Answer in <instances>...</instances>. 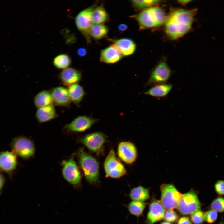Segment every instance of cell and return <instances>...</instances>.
I'll return each instance as SVG.
<instances>
[{"label":"cell","instance_id":"obj_38","mask_svg":"<svg viewBox=\"0 0 224 224\" xmlns=\"http://www.w3.org/2000/svg\"><path fill=\"white\" fill-rule=\"evenodd\" d=\"M128 28V25L124 23H121L119 24L117 27V29L120 33H123L127 30Z\"/></svg>","mask_w":224,"mask_h":224},{"label":"cell","instance_id":"obj_15","mask_svg":"<svg viewBox=\"0 0 224 224\" xmlns=\"http://www.w3.org/2000/svg\"><path fill=\"white\" fill-rule=\"evenodd\" d=\"M17 163L16 155L12 152H0V171L11 175L16 169Z\"/></svg>","mask_w":224,"mask_h":224},{"label":"cell","instance_id":"obj_37","mask_svg":"<svg viewBox=\"0 0 224 224\" xmlns=\"http://www.w3.org/2000/svg\"><path fill=\"white\" fill-rule=\"evenodd\" d=\"M177 224H192L189 218L186 217H182L179 220Z\"/></svg>","mask_w":224,"mask_h":224},{"label":"cell","instance_id":"obj_14","mask_svg":"<svg viewBox=\"0 0 224 224\" xmlns=\"http://www.w3.org/2000/svg\"><path fill=\"white\" fill-rule=\"evenodd\" d=\"M118 154L119 157L126 163H133L137 157V150L135 146L128 142L120 143L118 147Z\"/></svg>","mask_w":224,"mask_h":224},{"label":"cell","instance_id":"obj_25","mask_svg":"<svg viewBox=\"0 0 224 224\" xmlns=\"http://www.w3.org/2000/svg\"><path fill=\"white\" fill-rule=\"evenodd\" d=\"M108 26L104 24H93L89 31L91 39L98 40L106 37L109 32Z\"/></svg>","mask_w":224,"mask_h":224},{"label":"cell","instance_id":"obj_12","mask_svg":"<svg viewBox=\"0 0 224 224\" xmlns=\"http://www.w3.org/2000/svg\"><path fill=\"white\" fill-rule=\"evenodd\" d=\"M99 119L86 115H79L75 118L65 128L73 132H82L89 129L94 124L98 122Z\"/></svg>","mask_w":224,"mask_h":224},{"label":"cell","instance_id":"obj_22","mask_svg":"<svg viewBox=\"0 0 224 224\" xmlns=\"http://www.w3.org/2000/svg\"><path fill=\"white\" fill-rule=\"evenodd\" d=\"M68 87V89L71 101L79 107L80 103L86 94L83 88L78 83L71 85Z\"/></svg>","mask_w":224,"mask_h":224},{"label":"cell","instance_id":"obj_17","mask_svg":"<svg viewBox=\"0 0 224 224\" xmlns=\"http://www.w3.org/2000/svg\"><path fill=\"white\" fill-rule=\"evenodd\" d=\"M82 75L80 70L69 67L62 70L58 77L63 85L68 87L78 83L81 80Z\"/></svg>","mask_w":224,"mask_h":224},{"label":"cell","instance_id":"obj_10","mask_svg":"<svg viewBox=\"0 0 224 224\" xmlns=\"http://www.w3.org/2000/svg\"><path fill=\"white\" fill-rule=\"evenodd\" d=\"M62 174L65 179L69 183L78 186L81 183L80 171L73 157L62 161Z\"/></svg>","mask_w":224,"mask_h":224},{"label":"cell","instance_id":"obj_21","mask_svg":"<svg viewBox=\"0 0 224 224\" xmlns=\"http://www.w3.org/2000/svg\"><path fill=\"white\" fill-rule=\"evenodd\" d=\"M58 115L54 105L38 108L35 117L40 123L48 122L57 117Z\"/></svg>","mask_w":224,"mask_h":224},{"label":"cell","instance_id":"obj_30","mask_svg":"<svg viewBox=\"0 0 224 224\" xmlns=\"http://www.w3.org/2000/svg\"><path fill=\"white\" fill-rule=\"evenodd\" d=\"M211 210L221 213L224 212V198L218 197L215 199L209 206Z\"/></svg>","mask_w":224,"mask_h":224},{"label":"cell","instance_id":"obj_1","mask_svg":"<svg viewBox=\"0 0 224 224\" xmlns=\"http://www.w3.org/2000/svg\"><path fill=\"white\" fill-rule=\"evenodd\" d=\"M197 11L196 8L172 9L167 15L164 25L167 37L170 40H175L189 32L191 29Z\"/></svg>","mask_w":224,"mask_h":224},{"label":"cell","instance_id":"obj_6","mask_svg":"<svg viewBox=\"0 0 224 224\" xmlns=\"http://www.w3.org/2000/svg\"><path fill=\"white\" fill-rule=\"evenodd\" d=\"M161 203L164 208L171 210L177 207L181 194L172 184H163L160 186Z\"/></svg>","mask_w":224,"mask_h":224},{"label":"cell","instance_id":"obj_3","mask_svg":"<svg viewBox=\"0 0 224 224\" xmlns=\"http://www.w3.org/2000/svg\"><path fill=\"white\" fill-rule=\"evenodd\" d=\"M79 162L85 178L90 184H96L99 180V164L96 159L82 148L78 151Z\"/></svg>","mask_w":224,"mask_h":224},{"label":"cell","instance_id":"obj_39","mask_svg":"<svg viewBox=\"0 0 224 224\" xmlns=\"http://www.w3.org/2000/svg\"><path fill=\"white\" fill-rule=\"evenodd\" d=\"M191 1V0H178V2L182 5L184 6Z\"/></svg>","mask_w":224,"mask_h":224},{"label":"cell","instance_id":"obj_32","mask_svg":"<svg viewBox=\"0 0 224 224\" xmlns=\"http://www.w3.org/2000/svg\"><path fill=\"white\" fill-rule=\"evenodd\" d=\"M204 217V220L206 222L208 223H212L217 219V212L214 210H210L205 213Z\"/></svg>","mask_w":224,"mask_h":224},{"label":"cell","instance_id":"obj_40","mask_svg":"<svg viewBox=\"0 0 224 224\" xmlns=\"http://www.w3.org/2000/svg\"><path fill=\"white\" fill-rule=\"evenodd\" d=\"M218 224H224V222L223 219H222L220 222Z\"/></svg>","mask_w":224,"mask_h":224},{"label":"cell","instance_id":"obj_4","mask_svg":"<svg viewBox=\"0 0 224 224\" xmlns=\"http://www.w3.org/2000/svg\"><path fill=\"white\" fill-rule=\"evenodd\" d=\"M98 5L96 2L80 12L75 17V25L78 30L85 38L87 43L91 42L89 34L90 29L93 24L92 16L93 12Z\"/></svg>","mask_w":224,"mask_h":224},{"label":"cell","instance_id":"obj_20","mask_svg":"<svg viewBox=\"0 0 224 224\" xmlns=\"http://www.w3.org/2000/svg\"><path fill=\"white\" fill-rule=\"evenodd\" d=\"M173 86L170 83H161L154 85L144 92L145 95L154 98H163L167 96L171 91Z\"/></svg>","mask_w":224,"mask_h":224},{"label":"cell","instance_id":"obj_41","mask_svg":"<svg viewBox=\"0 0 224 224\" xmlns=\"http://www.w3.org/2000/svg\"><path fill=\"white\" fill-rule=\"evenodd\" d=\"M161 224H171L170 223L167 222H164L161 223Z\"/></svg>","mask_w":224,"mask_h":224},{"label":"cell","instance_id":"obj_5","mask_svg":"<svg viewBox=\"0 0 224 224\" xmlns=\"http://www.w3.org/2000/svg\"><path fill=\"white\" fill-rule=\"evenodd\" d=\"M172 74V71L168 66L166 59L164 58L151 70L145 87L167 83Z\"/></svg>","mask_w":224,"mask_h":224},{"label":"cell","instance_id":"obj_7","mask_svg":"<svg viewBox=\"0 0 224 224\" xmlns=\"http://www.w3.org/2000/svg\"><path fill=\"white\" fill-rule=\"evenodd\" d=\"M201 204L196 192L193 190L181 194L177 207L179 212L182 214H192L200 210Z\"/></svg>","mask_w":224,"mask_h":224},{"label":"cell","instance_id":"obj_26","mask_svg":"<svg viewBox=\"0 0 224 224\" xmlns=\"http://www.w3.org/2000/svg\"><path fill=\"white\" fill-rule=\"evenodd\" d=\"M129 197L132 200L143 202L149 198V191L143 186H138L130 190Z\"/></svg>","mask_w":224,"mask_h":224},{"label":"cell","instance_id":"obj_29","mask_svg":"<svg viewBox=\"0 0 224 224\" xmlns=\"http://www.w3.org/2000/svg\"><path fill=\"white\" fill-rule=\"evenodd\" d=\"M146 203L144 202L132 200L126 206L129 213L139 217L142 214Z\"/></svg>","mask_w":224,"mask_h":224},{"label":"cell","instance_id":"obj_31","mask_svg":"<svg viewBox=\"0 0 224 224\" xmlns=\"http://www.w3.org/2000/svg\"><path fill=\"white\" fill-rule=\"evenodd\" d=\"M204 214L201 210H198L191 215V220L193 223L195 224H201L204 220Z\"/></svg>","mask_w":224,"mask_h":224},{"label":"cell","instance_id":"obj_33","mask_svg":"<svg viewBox=\"0 0 224 224\" xmlns=\"http://www.w3.org/2000/svg\"><path fill=\"white\" fill-rule=\"evenodd\" d=\"M178 216L177 213L174 211L167 210L164 213V218L167 221L173 222L178 219Z\"/></svg>","mask_w":224,"mask_h":224},{"label":"cell","instance_id":"obj_9","mask_svg":"<svg viewBox=\"0 0 224 224\" xmlns=\"http://www.w3.org/2000/svg\"><path fill=\"white\" fill-rule=\"evenodd\" d=\"M104 168L107 177L118 178L126 173L125 167L117 158L113 149L110 150L105 159Z\"/></svg>","mask_w":224,"mask_h":224},{"label":"cell","instance_id":"obj_11","mask_svg":"<svg viewBox=\"0 0 224 224\" xmlns=\"http://www.w3.org/2000/svg\"><path fill=\"white\" fill-rule=\"evenodd\" d=\"M105 140V137L102 133L96 132L85 135L80 141L89 150L98 152L102 149Z\"/></svg>","mask_w":224,"mask_h":224},{"label":"cell","instance_id":"obj_2","mask_svg":"<svg viewBox=\"0 0 224 224\" xmlns=\"http://www.w3.org/2000/svg\"><path fill=\"white\" fill-rule=\"evenodd\" d=\"M167 15L163 9L156 6L131 15L137 22L140 30L158 27L164 25Z\"/></svg>","mask_w":224,"mask_h":224},{"label":"cell","instance_id":"obj_34","mask_svg":"<svg viewBox=\"0 0 224 224\" xmlns=\"http://www.w3.org/2000/svg\"><path fill=\"white\" fill-rule=\"evenodd\" d=\"M214 189L217 193L219 195H224V180H219L214 185Z\"/></svg>","mask_w":224,"mask_h":224},{"label":"cell","instance_id":"obj_18","mask_svg":"<svg viewBox=\"0 0 224 224\" xmlns=\"http://www.w3.org/2000/svg\"><path fill=\"white\" fill-rule=\"evenodd\" d=\"M123 57L118 49L112 44L101 51L100 60L102 63L112 64L119 62Z\"/></svg>","mask_w":224,"mask_h":224},{"label":"cell","instance_id":"obj_13","mask_svg":"<svg viewBox=\"0 0 224 224\" xmlns=\"http://www.w3.org/2000/svg\"><path fill=\"white\" fill-rule=\"evenodd\" d=\"M107 40L112 43V44L118 49L123 57L131 55L135 53L136 50V43L131 38H108Z\"/></svg>","mask_w":224,"mask_h":224},{"label":"cell","instance_id":"obj_35","mask_svg":"<svg viewBox=\"0 0 224 224\" xmlns=\"http://www.w3.org/2000/svg\"><path fill=\"white\" fill-rule=\"evenodd\" d=\"M77 55L80 57L85 56L87 53V50L84 47H81L78 48L77 51Z\"/></svg>","mask_w":224,"mask_h":224},{"label":"cell","instance_id":"obj_27","mask_svg":"<svg viewBox=\"0 0 224 224\" xmlns=\"http://www.w3.org/2000/svg\"><path fill=\"white\" fill-rule=\"evenodd\" d=\"M163 1L158 0H133L130 1L132 7L136 11L140 12L151 7L157 6Z\"/></svg>","mask_w":224,"mask_h":224},{"label":"cell","instance_id":"obj_16","mask_svg":"<svg viewBox=\"0 0 224 224\" xmlns=\"http://www.w3.org/2000/svg\"><path fill=\"white\" fill-rule=\"evenodd\" d=\"M53 104L59 106L69 108L71 101L68 88L58 86L52 88L50 91Z\"/></svg>","mask_w":224,"mask_h":224},{"label":"cell","instance_id":"obj_23","mask_svg":"<svg viewBox=\"0 0 224 224\" xmlns=\"http://www.w3.org/2000/svg\"><path fill=\"white\" fill-rule=\"evenodd\" d=\"M110 20L109 15L103 3L98 5L94 10L92 16L93 24H104Z\"/></svg>","mask_w":224,"mask_h":224},{"label":"cell","instance_id":"obj_24","mask_svg":"<svg viewBox=\"0 0 224 224\" xmlns=\"http://www.w3.org/2000/svg\"><path fill=\"white\" fill-rule=\"evenodd\" d=\"M34 103L38 108L53 105V100L50 91L44 90L39 92L34 98Z\"/></svg>","mask_w":224,"mask_h":224},{"label":"cell","instance_id":"obj_36","mask_svg":"<svg viewBox=\"0 0 224 224\" xmlns=\"http://www.w3.org/2000/svg\"><path fill=\"white\" fill-rule=\"evenodd\" d=\"M6 182L4 175L0 172V195L2 194Z\"/></svg>","mask_w":224,"mask_h":224},{"label":"cell","instance_id":"obj_28","mask_svg":"<svg viewBox=\"0 0 224 224\" xmlns=\"http://www.w3.org/2000/svg\"><path fill=\"white\" fill-rule=\"evenodd\" d=\"M52 63L56 68L63 70L69 67L72 63V59L68 54H61L54 58Z\"/></svg>","mask_w":224,"mask_h":224},{"label":"cell","instance_id":"obj_8","mask_svg":"<svg viewBox=\"0 0 224 224\" xmlns=\"http://www.w3.org/2000/svg\"><path fill=\"white\" fill-rule=\"evenodd\" d=\"M10 146L12 152L23 159L30 158L35 153V148L32 142L25 137L14 138L11 141Z\"/></svg>","mask_w":224,"mask_h":224},{"label":"cell","instance_id":"obj_19","mask_svg":"<svg viewBox=\"0 0 224 224\" xmlns=\"http://www.w3.org/2000/svg\"><path fill=\"white\" fill-rule=\"evenodd\" d=\"M165 210L160 202L154 200L151 203L149 211L145 223L153 224L162 219L164 217Z\"/></svg>","mask_w":224,"mask_h":224}]
</instances>
